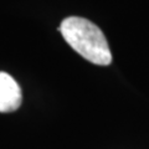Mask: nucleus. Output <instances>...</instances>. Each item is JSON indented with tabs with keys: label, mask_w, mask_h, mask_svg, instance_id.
I'll return each instance as SVG.
<instances>
[{
	"label": "nucleus",
	"mask_w": 149,
	"mask_h": 149,
	"mask_svg": "<svg viewBox=\"0 0 149 149\" xmlns=\"http://www.w3.org/2000/svg\"><path fill=\"white\" fill-rule=\"evenodd\" d=\"M22 93L17 82L6 72H0V112L9 113L21 104Z\"/></svg>",
	"instance_id": "nucleus-2"
},
{
	"label": "nucleus",
	"mask_w": 149,
	"mask_h": 149,
	"mask_svg": "<svg viewBox=\"0 0 149 149\" xmlns=\"http://www.w3.org/2000/svg\"><path fill=\"white\" fill-rule=\"evenodd\" d=\"M58 31L71 47L90 62L107 66L112 54L104 34L97 25L80 16H70L61 22Z\"/></svg>",
	"instance_id": "nucleus-1"
}]
</instances>
